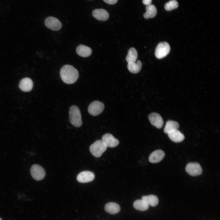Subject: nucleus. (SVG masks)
Returning a JSON list of instances; mask_svg holds the SVG:
<instances>
[{"label": "nucleus", "instance_id": "5", "mask_svg": "<svg viewBox=\"0 0 220 220\" xmlns=\"http://www.w3.org/2000/svg\"><path fill=\"white\" fill-rule=\"evenodd\" d=\"M105 108L104 104L99 101H95L92 102L88 107V111L93 116H96L100 114Z\"/></svg>", "mask_w": 220, "mask_h": 220}, {"label": "nucleus", "instance_id": "11", "mask_svg": "<svg viewBox=\"0 0 220 220\" xmlns=\"http://www.w3.org/2000/svg\"><path fill=\"white\" fill-rule=\"evenodd\" d=\"M148 119L151 123L158 129L161 128L163 125V119L159 114L153 112L148 116Z\"/></svg>", "mask_w": 220, "mask_h": 220}, {"label": "nucleus", "instance_id": "8", "mask_svg": "<svg viewBox=\"0 0 220 220\" xmlns=\"http://www.w3.org/2000/svg\"><path fill=\"white\" fill-rule=\"evenodd\" d=\"M185 170L190 175L196 176L201 174L202 170L200 165L196 163H190L186 166Z\"/></svg>", "mask_w": 220, "mask_h": 220}, {"label": "nucleus", "instance_id": "2", "mask_svg": "<svg viewBox=\"0 0 220 220\" xmlns=\"http://www.w3.org/2000/svg\"><path fill=\"white\" fill-rule=\"evenodd\" d=\"M69 120L74 127H79L82 124L81 116L78 107L75 105H72L69 111Z\"/></svg>", "mask_w": 220, "mask_h": 220}, {"label": "nucleus", "instance_id": "4", "mask_svg": "<svg viewBox=\"0 0 220 220\" xmlns=\"http://www.w3.org/2000/svg\"><path fill=\"white\" fill-rule=\"evenodd\" d=\"M170 47L169 44L166 42L160 43L156 47L155 55L159 59L166 57L169 53Z\"/></svg>", "mask_w": 220, "mask_h": 220}, {"label": "nucleus", "instance_id": "25", "mask_svg": "<svg viewBox=\"0 0 220 220\" xmlns=\"http://www.w3.org/2000/svg\"><path fill=\"white\" fill-rule=\"evenodd\" d=\"M106 3L110 5H113L116 4L118 0H103Z\"/></svg>", "mask_w": 220, "mask_h": 220}, {"label": "nucleus", "instance_id": "14", "mask_svg": "<svg viewBox=\"0 0 220 220\" xmlns=\"http://www.w3.org/2000/svg\"><path fill=\"white\" fill-rule=\"evenodd\" d=\"M19 86L22 91L26 92H29L32 89L33 82L31 79L28 78H25L20 80Z\"/></svg>", "mask_w": 220, "mask_h": 220}, {"label": "nucleus", "instance_id": "3", "mask_svg": "<svg viewBox=\"0 0 220 220\" xmlns=\"http://www.w3.org/2000/svg\"><path fill=\"white\" fill-rule=\"evenodd\" d=\"M107 147L101 140L95 141L90 147V150L92 155L96 157L101 156L106 150Z\"/></svg>", "mask_w": 220, "mask_h": 220}, {"label": "nucleus", "instance_id": "23", "mask_svg": "<svg viewBox=\"0 0 220 220\" xmlns=\"http://www.w3.org/2000/svg\"><path fill=\"white\" fill-rule=\"evenodd\" d=\"M138 58V53L134 48H131L128 51L126 57V60L128 63L135 62Z\"/></svg>", "mask_w": 220, "mask_h": 220}, {"label": "nucleus", "instance_id": "13", "mask_svg": "<svg viewBox=\"0 0 220 220\" xmlns=\"http://www.w3.org/2000/svg\"><path fill=\"white\" fill-rule=\"evenodd\" d=\"M164 152L161 150H157L152 153L149 157V161L152 163L160 162L165 156Z\"/></svg>", "mask_w": 220, "mask_h": 220}, {"label": "nucleus", "instance_id": "12", "mask_svg": "<svg viewBox=\"0 0 220 220\" xmlns=\"http://www.w3.org/2000/svg\"><path fill=\"white\" fill-rule=\"evenodd\" d=\"M92 14L95 18L100 21H105L109 17V14L108 12L102 9H95L93 11Z\"/></svg>", "mask_w": 220, "mask_h": 220}, {"label": "nucleus", "instance_id": "19", "mask_svg": "<svg viewBox=\"0 0 220 220\" xmlns=\"http://www.w3.org/2000/svg\"><path fill=\"white\" fill-rule=\"evenodd\" d=\"M179 126L177 122L169 120L166 122L164 131L165 133L168 134L174 130H178Z\"/></svg>", "mask_w": 220, "mask_h": 220}, {"label": "nucleus", "instance_id": "10", "mask_svg": "<svg viewBox=\"0 0 220 220\" xmlns=\"http://www.w3.org/2000/svg\"><path fill=\"white\" fill-rule=\"evenodd\" d=\"M94 178L95 175L93 172L89 171H84L78 174L77 180L80 183H86L91 182Z\"/></svg>", "mask_w": 220, "mask_h": 220}, {"label": "nucleus", "instance_id": "6", "mask_svg": "<svg viewBox=\"0 0 220 220\" xmlns=\"http://www.w3.org/2000/svg\"><path fill=\"white\" fill-rule=\"evenodd\" d=\"M31 175L32 178L37 181H40L43 179L46 175L44 169L38 164H34L30 169Z\"/></svg>", "mask_w": 220, "mask_h": 220}, {"label": "nucleus", "instance_id": "27", "mask_svg": "<svg viewBox=\"0 0 220 220\" xmlns=\"http://www.w3.org/2000/svg\"><path fill=\"white\" fill-rule=\"evenodd\" d=\"M0 220H2V219L0 218Z\"/></svg>", "mask_w": 220, "mask_h": 220}, {"label": "nucleus", "instance_id": "9", "mask_svg": "<svg viewBox=\"0 0 220 220\" xmlns=\"http://www.w3.org/2000/svg\"><path fill=\"white\" fill-rule=\"evenodd\" d=\"M101 140L107 147L110 148L116 147L119 143V141L109 133L104 134Z\"/></svg>", "mask_w": 220, "mask_h": 220}, {"label": "nucleus", "instance_id": "15", "mask_svg": "<svg viewBox=\"0 0 220 220\" xmlns=\"http://www.w3.org/2000/svg\"><path fill=\"white\" fill-rule=\"evenodd\" d=\"M76 51L79 55L82 57H88L92 53V50L90 47L82 44L77 47Z\"/></svg>", "mask_w": 220, "mask_h": 220}, {"label": "nucleus", "instance_id": "1", "mask_svg": "<svg viewBox=\"0 0 220 220\" xmlns=\"http://www.w3.org/2000/svg\"><path fill=\"white\" fill-rule=\"evenodd\" d=\"M60 75L64 82L67 84H72L77 80L79 72L72 66L67 64L63 66L61 68Z\"/></svg>", "mask_w": 220, "mask_h": 220}, {"label": "nucleus", "instance_id": "7", "mask_svg": "<svg viewBox=\"0 0 220 220\" xmlns=\"http://www.w3.org/2000/svg\"><path fill=\"white\" fill-rule=\"evenodd\" d=\"M46 26L48 28L54 31L60 30L62 27V24L59 20L54 17H47L44 21Z\"/></svg>", "mask_w": 220, "mask_h": 220}, {"label": "nucleus", "instance_id": "18", "mask_svg": "<svg viewBox=\"0 0 220 220\" xmlns=\"http://www.w3.org/2000/svg\"><path fill=\"white\" fill-rule=\"evenodd\" d=\"M146 12L143 15L146 19L153 18L156 15L157 10L155 6L152 4L147 6L146 7Z\"/></svg>", "mask_w": 220, "mask_h": 220}, {"label": "nucleus", "instance_id": "24", "mask_svg": "<svg viewBox=\"0 0 220 220\" xmlns=\"http://www.w3.org/2000/svg\"><path fill=\"white\" fill-rule=\"evenodd\" d=\"M178 6V2L176 0H171L166 3L164 8L167 11H170L177 8Z\"/></svg>", "mask_w": 220, "mask_h": 220}, {"label": "nucleus", "instance_id": "16", "mask_svg": "<svg viewBox=\"0 0 220 220\" xmlns=\"http://www.w3.org/2000/svg\"><path fill=\"white\" fill-rule=\"evenodd\" d=\"M105 209L106 212L109 214H115L119 212L120 208L118 204L116 203L110 202L105 204Z\"/></svg>", "mask_w": 220, "mask_h": 220}, {"label": "nucleus", "instance_id": "21", "mask_svg": "<svg viewBox=\"0 0 220 220\" xmlns=\"http://www.w3.org/2000/svg\"><path fill=\"white\" fill-rule=\"evenodd\" d=\"M141 199L146 202L149 205L152 207L156 206L159 203L158 197L155 195H151L143 196Z\"/></svg>", "mask_w": 220, "mask_h": 220}, {"label": "nucleus", "instance_id": "17", "mask_svg": "<svg viewBox=\"0 0 220 220\" xmlns=\"http://www.w3.org/2000/svg\"><path fill=\"white\" fill-rule=\"evenodd\" d=\"M167 134L170 140L175 142H182L185 138L184 134L178 130H174Z\"/></svg>", "mask_w": 220, "mask_h": 220}, {"label": "nucleus", "instance_id": "22", "mask_svg": "<svg viewBox=\"0 0 220 220\" xmlns=\"http://www.w3.org/2000/svg\"><path fill=\"white\" fill-rule=\"evenodd\" d=\"M134 208L137 210L144 211L147 210L149 205L142 200H136L133 204Z\"/></svg>", "mask_w": 220, "mask_h": 220}, {"label": "nucleus", "instance_id": "26", "mask_svg": "<svg viewBox=\"0 0 220 220\" xmlns=\"http://www.w3.org/2000/svg\"><path fill=\"white\" fill-rule=\"evenodd\" d=\"M152 0H142V2L144 4L148 6L151 4Z\"/></svg>", "mask_w": 220, "mask_h": 220}, {"label": "nucleus", "instance_id": "20", "mask_svg": "<svg viewBox=\"0 0 220 220\" xmlns=\"http://www.w3.org/2000/svg\"><path fill=\"white\" fill-rule=\"evenodd\" d=\"M142 67L141 62L138 60L137 62H133L128 63L127 68L129 71L133 73H137L141 70Z\"/></svg>", "mask_w": 220, "mask_h": 220}]
</instances>
